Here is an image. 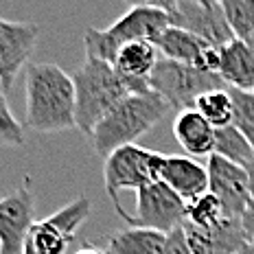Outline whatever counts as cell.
I'll list each match as a JSON object with an SVG mask.
<instances>
[{"mask_svg": "<svg viewBox=\"0 0 254 254\" xmlns=\"http://www.w3.org/2000/svg\"><path fill=\"white\" fill-rule=\"evenodd\" d=\"M26 127L57 134L77 127V88L72 75L57 64H29L24 72Z\"/></svg>", "mask_w": 254, "mask_h": 254, "instance_id": "obj_1", "label": "cell"}, {"mask_svg": "<svg viewBox=\"0 0 254 254\" xmlns=\"http://www.w3.org/2000/svg\"><path fill=\"white\" fill-rule=\"evenodd\" d=\"M77 88V129L92 136L97 123L131 94L151 92L149 81L121 75L108 62L86 57L72 75Z\"/></svg>", "mask_w": 254, "mask_h": 254, "instance_id": "obj_2", "label": "cell"}, {"mask_svg": "<svg viewBox=\"0 0 254 254\" xmlns=\"http://www.w3.org/2000/svg\"><path fill=\"white\" fill-rule=\"evenodd\" d=\"M169 110H171V105L153 90L147 94L127 97L94 127L92 136H90L94 153L105 160L114 149L136 142L153 125L160 123Z\"/></svg>", "mask_w": 254, "mask_h": 254, "instance_id": "obj_3", "label": "cell"}, {"mask_svg": "<svg viewBox=\"0 0 254 254\" xmlns=\"http://www.w3.org/2000/svg\"><path fill=\"white\" fill-rule=\"evenodd\" d=\"M171 26V15L167 9L158 7H129L114 24L108 29H94L90 26L83 35L86 57L108 62L114 66L116 53L127 42H151L156 44L162 33Z\"/></svg>", "mask_w": 254, "mask_h": 254, "instance_id": "obj_4", "label": "cell"}, {"mask_svg": "<svg viewBox=\"0 0 254 254\" xmlns=\"http://www.w3.org/2000/svg\"><path fill=\"white\" fill-rule=\"evenodd\" d=\"M162 158H165V153L151 151L147 147L136 145V142L119 147V149H114L105 158L103 165L105 190H108L110 199H112L116 213L125 221H129L131 215L119 202V193L121 190H140L147 184L158 182Z\"/></svg>", "mask_w": 254, "mask_h": 254, "instance_id": "obj_5", "label": "cell"}, {"mask_svg": "<svg viewBox=\"0 0 254 254\" xmlns=\"http://www.w3.org/2000/svg\"><path fill=\"white\" fill-rule=\"evenodd\" d=\"M149 86L153 92H158L165 101L171 105V110H193L197 99L210 90L228 88L224 79L215 72L199 70L190 64H180L167 57H160L158 66L153 68L149 77Z\"/></svg>", "mask_w": 254, "mask_h": 254, "instance_id": "obj_6", "label": "cell"}, {"mask_svg": "<svg viewBox=\"0 0 254 254\" xmlns=\"http://www.w3.org/2000/svg\"><path fill=\"white\" fill-rule=\"evenodd\" d=\"M92 213L88 195H79L70 204L55 210L46 219L31 226L24 241V254H66L68 246L75 241L79 228Z\"/></svg>", "mask_w": 254, "mask_h": 254, "instance_id": "obj_7", "label": "cell"}, {"mask_svg": "<svg viewBox=\"0 0 254 254\" xmlns=\"http://www.w3.org/2000/svg\"><path fill=\"white\" fill-rule=\"evenodd\" d=\"M127 224L171 235L187 224V199L158 180L136 190V210Z\"/></svg>", "mask_w": 254, "mask_h": 254, "instance_id": "obj_8", "label": "cell"}, {"mask_svg": "<svg viewBox=\"0 0 254 254\" xmlns=\"http://www.w3.org/2000/svg\"><path fill=\"white\" fill-rule=\"evenodd\" d=\"M35 193L26 178L15 190L0 197V254H24V241L35 224Z\"/></svg>", "mask_w": 254, "mask_h": 254, "instance_id": "obj_9", "label": "cell"}, {"mask_svg": "<svg viewBox=\"0 0 254 254\" xmlns=\"http://www.w3.org/2000/svg\"><path fill=\"white\" fill-rule=\"evenodd\" d=\"M206 169H208V190L219 197L226 217L241 219L248 206L254 202L248 169L235 165L217 153L208 156Z\"/></svg>", "mask_w": 254, "mask_h": 254, "instance_id": "obj_10", "label": "cell"}, {"mask_svg": "<svg viewBox=\"0 0 254 254\" xmlns=\"http://www.w3.org/2000/svg\"><path fill=\"white\" fill-rule=\"evenodd\" d=\"M169 15H171V26H180L197 35L215 49H221L235 40V33L219 2L206 4L204 0H182L169 11Z\"/></svg>", "mask_w": 254, "mask_h": 254, "instance_id": "obj_11", "label": "cell"}, {"mask_svg": "<svg viewBox=\"0 0 254 254\" xmlns=\"http://www.w3.org/2000/svg\"><path fill=\"white\" fill-rule=\"evenodd\" d=\"M40 38V24L18 22L0 15V86L9 92L22 68L29 66V57Z\"/></svg>", "mask_w": 254, "mask_h": 254, "instance_id": "obj_12", "label": "cell"}, {"mask_svg": "<svg viewBox=\"0 0 254 254\" xmlns=\"http://www.w3.org/2000/svg\"><path fill=\"white\" fill-rule=\"evenodd\" d=\"M184 235L193 254H235L248 243L241 219L226 217L210 228L184 224Z\"/></svg>", "mask_w": 254, "mask_h": 254, "instance_id": "obj_13", "label": "cell"}, {"mask_svg": "<svg viewBox=\"0 0 254 254\" xmlns=\"http://www.w3.org/2000/svg\"><path fill=\"white\" fill-rule=\"evenodd\" d=\"M158 180L187 202L208 190V169L202 162L193 160V156H178V153L165 156Z\"/></svg>", "mask_w": 254, "mask_h": 254, "instance_id": "obj_14", "label": "cell"}, {"mask_svg": "<svg viewBox=\"0 0 254 254\" xmlns=\"http://www.w3.org/2000/svg\"><path fill=\"white\" fill-rule=\"evenodd\" d=\"M173 136L184 151L193 158L215 153V127L197 110H182L173 121Z\"/></svg>", "mask_w": 254, "mask_h": 254, "instance_id": "obj_15", "label": "cell"}, {"mask_svg": "<svg viewBox=\"0 0 254 254\" xmlns=\"http://www.w3.org/2000/svg\"><path fill=\"white\" fill-rule=\"evenodd\" d=\"M219 77L228 88L254 92V53L246 40L235 38L219 49Z\"/></svg>", "mask_w": 254, "mask_h": 254, "instance_id": "obj_16", "label": "cell"}, {"mask_svg": "<svg viewBox=\"0 0 254 254\" xmlns=\"http://www.w3.org/2000/svg\"><path fill=\"white\" fill-rule=\"evenodd\" d=\"M160 62V51L151 42H127L116 53L114 68L125 77L149 81L153 68Z\"/></svg>", "mask_w": 254, "mask_h": 254, "instance_id": "obj_17", "label": "cell"}, {"mask_svg": "<svg viewBox=\"0 0 254 254\" xmlns=\"http://www.w3.org/2000/svg\"><path fill=\"white\" fill-rule=\"evenodd\" d=\"M169 235L149 228H129L114 232L108 239L105 254H162Z\"/></svg>", "mask_w": 254, "mask_h": 254, "instance_id": "obj_18", "label": "cell"}, {"mask_svg": "<svg viewBox=\"0 0 254 254\" xmlns=\"http://www.w3.org/2000/svg\"><path fill=\"white\" fill-rule=\"evenodd\" d=\"M156 46H158V51H160V57L195 66L197 60L202 57V53L208 49L210 44L204 42L202 38H197V35L180 29V26H169L165 33H162V38L156 42Z\"/></svg>", "mask_w": 254, "mask_h": 254, "instance_id": "obj_19", "label": "cell"}, {"mask_svg": "<svg viewBox=\"0 0 254 254\" xmlns=\"http://www.w3.org/2000/svg\"><path fill=\"white\" fill-rule=\"evenodd\" d=\"M215 153L235 165L246 167L254 160V147L252 142L237 129L235 125H226L215 129Z\"/></svg>", "mask_w": 254, "mask_h": 254, "instance_id": "obj_20", "label": "cell"}, {"mask_svg": "<svg viewBox=\"0 0 254 254\" xmlns=\"http://www.w3.org/2000/svg\"><path fill=\"white\" fill-rule=\"evenodd\" d=\"M195 110L208 121L215 129L226 125H232V119H235V105H232V97L228 88L221 90H210V92L202 94L195 103Z\"/></svg>", "mask_w": 254, "mask_h": 254, "instance_id": "obj_21", "label": "cell"}, {"mask_svg": "<svg viewBox=\"0 0 254 254\" xmlns=\"http://www.w3.org/2000/svg\"><path fill=\"white\" fill-rule=\"evenodd\" d=\"M221 219H226L224 206H221L219 197L213 195L210 190L187 202V224L199 226V228H210V226L219 224Z\"/></svg>", "mask_w": 254, "mask_h": 254, "instance_id": "obj_22", "label": "cell"}, {"mask_svg": "<svg viewBox=\"0 0 254 254\" xmlns=\"http://www.w3.org/2000/svg\"><path fill=\"white\" fill-rule=\"evenodd\" d=\"M232 33L239 40L254 35V0H219Z\"/></svg>", "mask_w": 254, "mask_h": 254, "instance_id": "obj_23", "label": "cell"}, {"mask_svg": "<svg viewBox=\"0 0 254 254\" xmlns=\"http://www.w3.org/2000/svg\"><path fill=\"white\" fill-rule=\"evenodd\" d=\"M228 90L232 97V105H235L232 125H235L254 147V92H250V90H237V88H228Z\"/></svg>", "mask_w": 254, "mask_h": 254, "instance_id": "obj_24", "label": "cell"}, {"mask_svg": "<svg viewBox=\"0 0 254 254\" xmlns=\"http://www.w3.org/2000/svg\"><path fill=\"white\" fill-rule=\"evenodd\" d=\"M24 125L13 116L4 92H0V147H22Z\"/></svg>", "mask_w": 254, "mask_h": 254, "instance_id": "obj_25", "label": "cell"}, {"mask_svg": "<svg viewBox=\"0 0 254 254\" xmlns=\"http://www.w3.org/2000/svg\"><path fill=\"white\" fill-rule=\"evenodd\" d=\"M162 254H193L190 252L189 241H187V235H184V228L171 232V235L167 237V243H165Z\"/></svg>", "mask_w": 254, "mask_h": 254, "instance_id": "obj_26", "label": "cell"}, {"mask_svg": "<svg viewBox=\"0 0 254 254\" xmlns=\"http://www.w3.org/2000/svg\"><path fill=\"white\" fill-rule=\"evenodd\" d=\"M241 226H243V230H246L248 241L254 243V202L248 206V210L241 215Z\"/></svg>", "mask_w": 254, "mask_h": 254, "instance_id": "obj_27", "label": "cell"}, {"mask_svg": "<svg viewBox=\"0 0 254 254\" xmlns=\"http://www.w3.org/2000/svg\"><path fill=\"white\" fill-rule=\"evenodd\" d=\"M129 7H158V9H167V0H125Z\"/></svg>", "mask_w": 254, "mask_h": 254, "instance_id": "obj_28", "label": "cell"}, {"mask_svg": "<svg viewBox=\"0 0 254 254\" xmlns=\"http://www.w3.org/2000/svg\"><path fill=\"white\" fill-rule=\"evenodd\" d=\"M75 254H105V252H101V250H97V248L92 246V243H86V246L81 248V250H77Z\"/></svg>", "mask_w": 254, "mask_h": 254, "instance_id": "obj_29", "label": "cell"}, {"mask_svg": "<svg viewBox=\"0 0 254 254\" xmlns=\"http://www.w3.org/2000/svg\"><path fill=\"white\" fill-rule=\"evenodd\" d=\"M248 176H250V189H252V197H254V160L248 165Z\"/></svg>", "mask_w": 254, "mask_h": 254, "instance_id": "obj_30", "label": "cell"}, {"mask_svg": "<svg viewBox=\"0 0 254 254\" xmlns=\"http://www.w3.org/2000/svg\"><path fill=\"white\" fill-rule=\"evenodd\" d=\"M235 254H254V243H250V241H248L246 246H243L239 252H235Z\"/></svg>", "mask_w": 254, "mask_h": 254, "instance_id": "obj_31", "label": "cell"}, {"mask_svg": "<svg viewBox=\"0 0 254 254\" xmlns=\"http://www.w3.org/2000/svg\"><path fill=\"white\" fill-rule=\"evenodd\" d=\"M178 2H182V0H167V7H169V11H171V9L176 7Z\"/></svg>", "mask_w": 254, "mask_h": 254, "instance_id": "obj_32", "label": "cell"}, {"mask_svg": "<svg viewBox=\"0 0 254 254\" xmlns=\"http://www.w3.org/2000/svg\"><path fill=\"white\" fill-rule=\"evenodd\" d=\"M246 42H248V44H250V49H252V53H254V35H252L250 40H246Z\"/></svg>", "mask_w": 254, "mask_h": 254, "instance_id": "obj_33", "label": "cell"}, {"mask_svg": "<svg viewBox=\"0 0 254 254\" xmlns=\"http://www.w3.org/2000/svg\"><path fill=\"white\" fill-rule=\"evenodd\" d=\"M206 4H215V2H219V0H204Z\"/></svg>", "mask_w": 254, "mask_h": 254, "instance_id": "obj_34", "label": "cell"}]
</instances>
